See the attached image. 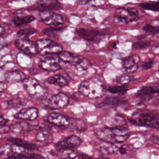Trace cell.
<instances>
[{"mask_svg": "<svg viewBox=\"0 0 159 159\" xmlns=\"http://www.w3.org/2000/svg\"><path fill=\"white\" fill-rule=\"evenodd\" d=\"M130 134V130L125 126H107L95 130V134L98 139L113 144L124 142L129 137Z\"/></svg>", "mask_w": 159, "mask_h": 159, "instance_id": "obj_1", "label": "cell"}, {"mask_svg": "<svg viewBox=\"0 0 159 159\" xmlns=\"http://www.w3.org/2000/svg\"><path fill=\"white\" fill-rule=\"evenodd\" d=\"M103 81L96 77H92L83 81L78 87L79 93L89 99L102 97L106 92Z\"/></svg>", "mask_w": 159, "mask_h": 159, "instance_id": "obj_2", "label": "cell"}, {"mask_svg": "<svg viewBox=\"0 0 159 159\" xmlns=\"http://www.w3.org/2000/svg\"><path fill=\"white\" fill-rule=\"evenodd\" d=\"M129 120L131 124L135 125L155 129L159 128V116L152 112L135 111Z\"/></svg>", "mask_w": 159, "mask_h": 159, "instance_id": "obj_3", "label": "cell"}, {"mask_svg": "<svg viewBox=\"0 0 159 159\" xmlns=\"http://www.w3.org/2000/svg\"><path fill=\"white\" fill-rule=\"evenodd\" d=\"M23 85L27 94L33 99L43 98L47 94L45 86L34 78H25L23 80Z\"/></svg>", "mask_w": 159, "mask_h": 159, "instance_id": "obj_4", "label": "cell"}, {"mask_svg": "<svg viewBox=\"0 0 159 159\" xmlns=\"http://www.w3.org/2000/svg\"><path fill=\"white\" fill-rule=\"evenodd\" d=\"M139 18L138 11L134 7H119L116 9L114 20L118 25L136 21Z\"/></svg>", "mask_w": 159, "mask_h": 159, "instance_id": "obj_5", "label": "cell"}, {"mask_svg": "<svg viewBox=\"0 0 159 159\" xmlns=\"http://www.w3.org/2000/svg\"><path fill=\"white\" fill-rule=\"evenodd\" d=\"M38 51L41 55H58L63 51L62 46L50 39H41L37 42Z\"/></svg>", "mask_w": 159, "mask_h": 159, "instance_id": "obj_6", "label": "cell"}, {"mask_svg": "<svg viewBox=\"0 0 159 159\" xmlns=\"http://www.w3.org/2000/svg\"><path fill=\"white\" fill-rule=\"evenodd\" d=\"M70 102L68 96L62 92L52 96L45 103V107L49 109L55 110L65 107Z\"/></svg>", "mask_w": 159, "mask_h": 159, "instance_id": "obj_7", "label": "cell"}, {"mask_svg": "<svg viewBox=\"0 0 159 159\" xmlns=\"http://www.w3.org/2000/svg\"><path fill=\"white\" fill-rule=\"evenodd\" d=\"M14 45L19 50L27 55H35L39 53L37 42L28 39H18Z\"/></svg>", "mask_w": 159, "mask_h": 159, "instance_id": "obj_8", "label": "cell"}, {"mask_svg": "<svg viewBox=\"0 0 159 159\" xmlns=\"http://www.w3.org/2000/svg\"><path fill=\"white\" fill-rule=\"evenodd\" d=\"M39 19L40 21L50 26H58L63 24L65 22L61 15L48 11L40 12Z\"/></svg>", "mask_w": 159, "mask_h": 159, "instance_id": "obj_9", "label": "cell"}, {"mask_svg": "<svg viewBox=\"0 0 159 159\" xmlns=\"http://www.w3.org/2000/svg\"><path fill=\"white\" fill-rule=\"evenodd\" d=\"M82 143L81 139L77 135H71L66 137L55 145L57 151L63 150H71L74 148L79 147Z\"/></svg>", "mask_w": 159, "mask_h": 159, "instance_id": "obj_10", "label": "cell"}, {"mask_svg": "<svg viewBox=\"0 0 159 159\" xmlns=\"http://www.w3.org/2000/svg\"><path fill=\"white\" fill-rule=\"evenodd\" d=\"M76 34L82 39L87 42H98L104 35L101 32L93 30L86 29L84 28H78L76 29Z\"/></svg>", "mask_w": 159, "mask_h": 159, "instance_id": "obj_11", "label": "cell"}, {"mask_svg": "<svg viewBox=\"0 0 159 159\" xmlns=\"http://www.w3.org/2000/svg\"><path fill=\"white\" fill-rule=\"evenodd\" d=\"M60 58L58 57H47L39 61V66L42 70L48 72H55L61 69Z\"/></svg>", "mask_w": 159, "mask_h": 159, "instance_id": "obj_12", "label": "cell"}, {"mask_svg": "<svg viewBox=\"0 0 159 159\" xmlns=\"http://www.w3.org/2000/svg\"><path fill=\"white\" fill-rule=\"evenodd\" d=\"M47 119L50 124L61 129H66L70 125V121L66 116L57 112L50 113Z\"/></svg>", "mask_w": 159, "mask_h": 159, "instance_id": "obj_13", "label": "cell"}, {"mask_svg": "<svg viewBox=\"0 0 159 159\" xmlns=\"http://www.w3.org/2000/svg\"><path fill=\"white\" fill-rule=\"evenodd\" d=\"M140 62V58L138 55H130L124 58L122 61V66L127 73H133L138 70Z\"/></svg>", "mask_w": 159, "mask_h": 159, "instance_id": "obj_14", "label": "cell"}, {"mask_svg": "<svg viewBox=\"0 0 159 159\" xmlns=\"http://www.w3.org/2000/svg\"><path fill=\"white\" fill-rule=\"evenodd\" d=\"M39 116V111L35 107H24L16 115L14 118L19 120H34Z\"/></svg>", "mask_w": 159, "mask_h": 159, "instance_id": "obj_15", "label": "cell"}, {"mask_svg": "<svg viewBox=\"0 0 159 159\" xmlns=\"http://www.w3.org/2000/svg\"><path fill=\"white\" fill-rule=\"evenodd\" d=\"M156 93H159V84L142 86L137 92L136 96L141 99L146 100L150 98L152 95Z\"/></svg>", "mask_w": 159, "mask_h": 159, "instance_id": "obj_16", "label": "cell"}, {"mask_svg": "<svg viewBox=\"0 0 159 159\" xmlns=\"http://www.w3.org/2000/svg\"><path fill=\"white\" fill-rule=\"evenodd\" d=\"M127 102V101L119 96H108L104 100L96 104V106L99 108L112 107L123 105Z\"/></svg>", "mask_w": 159, "mask_h": 159, "instance_id": "obj_17", "label": "cell"}, {"mask_svg": "<svg viewBox=\"0 0 159 159\" xmlns=\"http://www.w3.org/2000/svg\"><path fill=\"white\" fill-rule=\"evenodd\" d=\"M60 60L65 63L76 66L84 58L81 55H79L67 51H62L58 54Z\"/></svg>", "mask_w": 159, "mask_h": 159, "instance_id": "obj_18", "label": "cell"}, {"mask_svg": "<svg viewBox=\"0 0 159 159\" xmlns=\"http://www.w3.org/2000/svg\"><path fill=\"white\" fill-rule=\"evenodd\" d=\"M61 8V4L57 0H41L36 9L41 11L59 9Z\"/></svg>", "mask_w": 159, "mask_h": 159, "instance_id": "obj_19", "label": "cell"}, {"mask_svg": "<svg viewBox=\"0 0 159 159\" xmlns=\"http://www.w3.org/2000/svg\"><path fill=\"white\" fill-rule=\"evenodd\" d=\"M6 81L9 83H17L25 78V75L20 70H14L6 72L4 75Z\"/></svg>", "mask_w": 159, "mask_h": 159, "instance_id": "obj_20", "label": "cell"}, {"mask_svg": "<svg viewBox=\"0 0 159 159\" xmlns=\"http://www.w3.org/2000/svg\"><path fill=\"white\" fill-rule=\"evenodd\" d=\"M70 77L68 75H55L47 79V81L52 84H55L60 87L66 86L69 83Z\"/></svg>", "mask_w": 159, "mask_h": 159, "instance_id": "obj_21", "label": "cell"}, {"mask_svg": "<svg viewBox=\"0 0 159 159\" xmlns=\"http://www.w3.org/2000/svg\"><path fill=\"white\" fill-rule=\"evenodd\" d=\"M8 141L12 143L14 145H16L18 147H20L22 148H24L27 150H37L38 147L37 145L33 143L28 142L25 140H24L21 139L15 138V137H11L8 139Z\"/></svg>", "mask_w": 159, "mask_h": 159, "instance_id": "obj_22", "label": "cell"}, {"mask_svg": "<svg viewBox=\"0 0 159 159\" xmlns=\"http://www.w3.org/2000/svg\"><path fill=\"white\" fill-rule=\"evenodd\" d=\"M14 152V145L11 143H4L0 146V158L2 159L12 158Z\"/></svg>", "mask_w": 159, "mask_h": 159, "instance_id": "obj_23", "label": "cell"}, {"mask_svg": "<svg viewBox=\"0 0 159 159\" xmlns=\"http://www.w3.org/2000/svg\"><path fill=\"white\" fill-rule=\"evenodd\" d=\"M115 144L106 142L102 141L98 145V150L100 152L105 154H112L116 152L118 150Z\"/></svg>", "mask_w": 159, "mask_h": 159, "instance_id": "obj_24", "label": "cell"}, {"mask_svg": "<svg viewBox=\"0 0 159 159\" xmlns=\"http://www.w3.org/2000/svg\"><path fill=\"white\" fill-rule=\"evenodd\" d=\"M30 128V125H29V124L24 121L21 122H17L13 124L9 127V131H11L16 134H19L24 132L25 131H28L29 130Z\"/></svg>", "mask_w": 159, "mask_h": 159, "instance_id": "obj_25", "label": "cell"}, {"mask_svg": "<svg viewBox=\"0 0 159 159\" xmlns=\"http://www.w3.org/2000/svg\"><path fill=\"white\" fill-rule=\"evenodd\" d=\"M35 19V17L32 15L22 16H15L12 18V22L16 26H21L24 24H29L33 22Z\"/></svg>", "mask_w": 159, "mask_h": 159, "instance_id": "obj_26", "label": "cell"}, {"mask_svg": "<svg viewBox=\"0 0 159 159\" xmlns=\"http://www.w3.org/2000/svg\"><path fill=\"white\" fill-rule=\"evenodd\" d=\"M50 136V129L47 127L42 128L35 135V140L39 142H45Z\"/></svg>", "mask_w": 159, "mask_h": 159, "instance_id": "obj_27", "label": "cell"}, {"mask_svg": "<svg viewBox=\"0 0 159 159\" xmlns=\"http://www.w3.org/2000/svg\"><path fill=\"white\" fill-rule=\"evenodd\" d=\"M107 90L112 94H125L127 91V88L125 85L120 84L117 86H110L107 88Z\"/></svg>", "mask_w": 159, "mask_h": 159, "instance_id": "obj_28", "label": "cell"}, {"mask_svg": "<svg viewBox=\"0 0 159 159\" xmlns=\"http://www.w3.org/2000/svg\"><path fill=\"white\" fill-rule=\"evenodd\" d=\"M139 6L143 9L159 12V2L150 1L139 4Z\"/></svg>", "mask_w": 159, "mask_h": 159, "instance_id": "obj_29", "label": "cell"}, {"mask_svg": "<svg viewBox=\"0 0 159 159\" xmlns=\"http://www.w3.org/2000/svg\"><path fill=\"white\" fill-rule=\"evenodd\" d=\"M58 152L59 157L63 159H76L77 157L78 152L71 150H63L60 151H57Z\"/></svg>", "mask_w": 159, "mask_h": 159, "instance_id": "obj_30", "label": "cell"}, {"mask_svg": "<svg viewBox=\"0 0 159 159\" xmlns=\"http://www.w3.org/2000/svg\"><path fill=\"white\" fill-rule=\"evenodd\" d=\"M8 106L9 107L17 108L20 106H24L26 104V101L20 98H14L10 99L7 102Z\"/></svg>", "mask_w": 159, "mask_h": 159, "instance_id": "obj_31", "label": "cell"}, {"mask_svg": "<svg viewBox=\"0 0 159 159\" xmlns=\"http://www.w3.org/2000/svg\"><path fill=\"white\" fill-rule=\"evenodd\" d=\"M35 32H36V30L32 28L21 29L17 32V35L19 37V39H27L29 35H31Z\"/></svg>", "mask_w": 159, "mask_h": 159, "instance_id": "obj_32", "label": "cell"}, {"mask_svg": "<svg viewBox=\"0 0 159 159\" xmlns=\"http://www.w3.org/2000/svg\"><path fill=\"white\" fill-rule=\"evenodd\" d=\"M75 66H76V69L78 71L80 72L84 71L91 66V63L87 58L84 57L82 59V60Z\"/></svg>", "mask_w": 159, "mask_h": 159, "instance_id": "obj_33", "label": "cell"}, {"mask_svg": "<svg viewBox=\"0 0 159 159\" xmlns=\"http://www.w3.org/2000/svg\"><path fill=\"white\" fill-rule=\"evenodd\" d=\"M142 29L147 34L151 35H157L159 34V28L157 26H154L150 24H146L143 27Z\"/></svg>", "mask_w": 159, "mask_h": 159, "instance_id": "obj_34", "label": "cell"}, {"mask_svg": "<svg viewBox=\"0 0 159 159\" xmlns=\"http://www.w3.org/2000/svg\"><path fill=\"white\" fill-rule=\"evenodd\" d=\"M150 44H151V42L150 41L140 40V41L134 43L132 45V47H133V48L136 49V50L143 49V48L148 47L150 45Z\"/></svg>", "mask_w": 159, "mask_h": 159, "instance_id": "obj_35", "label": "cell"}, {"mask_svg": "<svg viewBox=\"0 0 159 159\" xmlns=\"http://www.w3.org/2000/svg\"><path fill=\"white\" fill-rule=\"evenodd\" d=\"M63 29L61 27H57V26H53L52 27L44 29L43 33L47 35H51V34L56 35L60 32L62 31Z\"/></svg>", "mask_w": 159, "mask_h": 159, "instance_id": "obj_36", "label": "cell"}, {"mask_svg": "<svg viewBox=\"0 0 159 159\" xmlns=\"http://www.w3.org/2000/svg\"><path fill=\"white\" fill-rule=\"evenodd\" d=\"M130 81V78L128 75L124 74L120 76L119 78V82L121 83V84L125 85L126 84L129 83Z\"/></svg>", "mask_w": 159, "mask_h": 159, "instance_id": "obj_37", "label": "cell"}, {"mask_svg": "<svg viewBox=\"0 0 159 159\" xmlns=\"http://www.w3.org/2000/svg\"><path fill=\"white\" fill-rule=\"evenodd\" d=\"M153 65V60H150L147 61H145L144 63H143L142 64V68L144 70H150L152 68Z\"/></svg>", "mask_w": 159, "mask_h": 159, "instance_id": "obj_38", "label": "cell"}, {"mask_svg": "<svg viewBox=\"0 0 159 159\" xmlns=\"http://www.w3.org/2000/svg\"><path fill=\"white\" fill-rule=\"evenodd\" d=\"M76 159H93V158L83 153H78Z\"/></svg>", "mask_w": 159, "mask_h": 159, "instance_id": "obj_39", "label": "cell"}, {"mask_svg": "<svg viewBox=\"0 0 159 159\" xmlns=\"http://www.w3.org/2000/svg\"><path fill=\"white\" fill-rule=\"evenodd\" d=\"M7 42L5 39L0 37V50L2 48H4L5 46H6Z\"/></svg>", "mask_w": 159, "mask_h": 159, "instance_id": "obj_40", "label": "cell"}, {"mask_svg": "<svg viewBox=\"0 0 159 159\" xmlns=\"http://www.w3.org/2000/svg\"><path fill=\"white\" fill-rule=\"evenodd\" d=\"M7 120L4 119L2 116H0V128L4 126L7 123Z\"/></svg>", "mask_w": 159, "mask_h": 159, "instance_id": "obj_41", "label": "cell"}, {"mask_svg": "<svg viewBox=\"0 0 159 159\" xmlns=\"http://www.w3.org/2000/svg\"><path fill=\"white\" fill-rule=\"evenodd\" d=\"M6 84L4 82H0V93L2 92L6 88Z\"/></svg>", "mask_w": 159, "mask_h": 159, "instance_id": "obj_42", "label": "cell"}, {"mask_svg": "<svg viewBox=\"0 0 159 159\" xmlns=\"http://www.w3.org/2000/svg\"><path fill=\"white\" fill-rule=\"evenodd\" d=\"M118 150L119 151V152H120L121 154H125V153H126V150H125V148L124 147H122L119 148Z\"/></svg>", "mask_w": 159, "mask_h": 159, "instance_id": "obj_43", "label": "cell"}, {"mask_svg": "<svg viewBox=\"0 0 159 159\" xmlns=\"http://www.w3.org/2000/svg\"><path fill=\"white\" fill-rule=\"evenodd\" d=\"M5 32V29L4 28V27H2V25H0V36L3 35Z\"/></svg>", "mask_w": 159, "mask_h": 159, "instance_id": "obj_44", "label": "cell"}, {"mask_svg": "<svg viewBox=\"0 0 159 159\" xmlns=\"http://www.w3.org/2000/svg\"><path fill=\"white\" fill-rule=\"evenodd\" d=\"M80 3H81V4H85V3H86L87 2H88V1H91V0H78Z\"/></svg>", "mask_w": 159, "mask_h": 159, "instance_id": "obj_45", "label": "cell"}, {"mask_svg": "<svg viewBox=\"0 0 159 159\" xmlns=\"http://www.w3.org/2000/svg\"><path fill=\"white\" fill-rule=\"evenodd\" d=\"M98 159H109V158H106V157H100V158H99Z\"/></svg>", "mask_w": 159, "mask_h": 159, "instance_id": "obj_46", "label": "cell"}, {"mask_svg": "<svg viewBox=\"0 0 159 159\" xmlns=\"http://www.w3.org/2000/svg\"><path fill=\"white\" fill-rule=\"evenodd\" d=\"M158 71H159V65H158Z\"/></svg>", "mask_w": 159, "mask_h": 159, "instance_id": "obj_47", "label": "cell"}]
</instances>
